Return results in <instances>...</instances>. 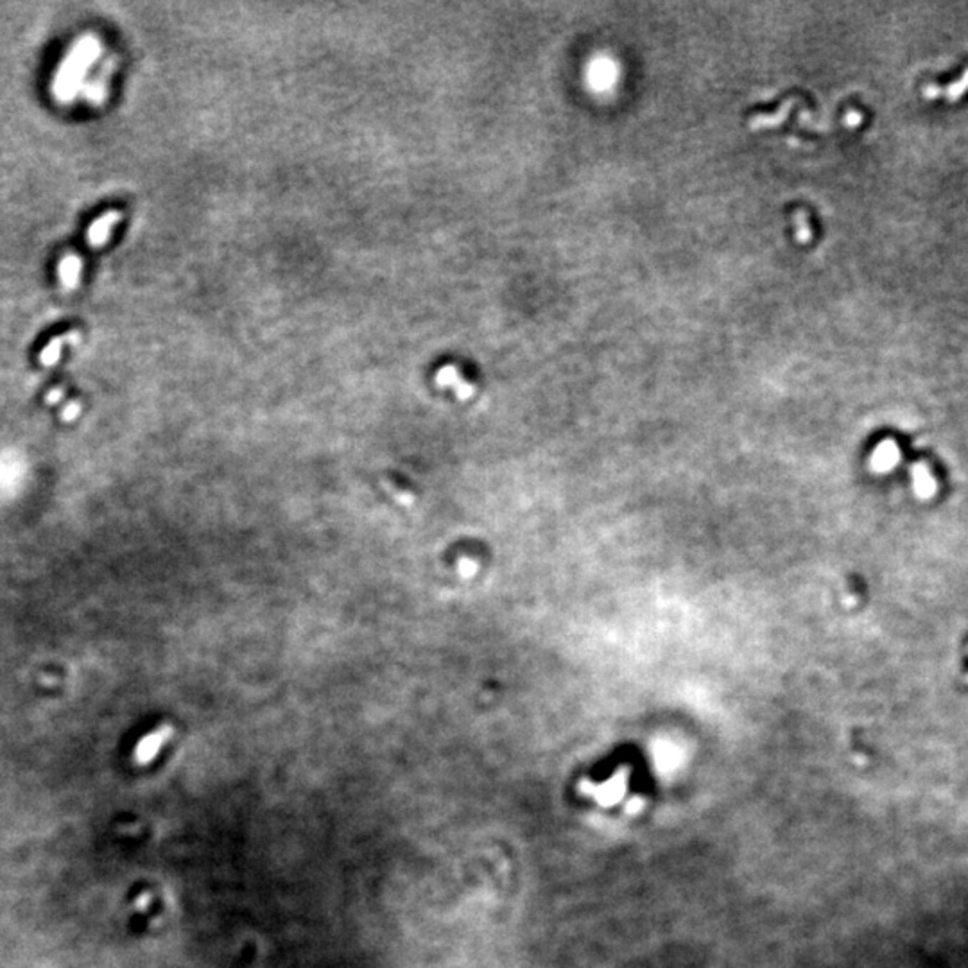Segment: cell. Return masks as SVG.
<instances>
[{"label": "cell", "instance_id": "obj_1", "mask_svg": "<svg viewBox=\"0 0 968 968\" xmlns=\"http://www.w3.org/2000/svg\"><path fill=\"white\" fill-rule=\"evenodd\" d=\"M900 461V450L893 442H884L873 450L872 468L877 472H890Z\"/></svg>", "mask_w": 968, "mask_h": 968}, {"label": "cell", "instance_id": "obj_3", "mask_svg": "<svg viewBox=\"0 0 968 968\" xmlns=\"http://www.w3.org/2000/svg\"><path fill=\"white\" fill-rule=\"evenodd\" d=\"M113 221H115V218L101 219V221L97 223L96 226H92V232H90V240H92V243H101V240H104V237L108 235V230L111 228Z\"/></svg>", "mask_w": 968, "mask_h": 968}, {"label": "cell", "instance_id": "obj_2", "mask_svg": "<svg viewBox=\"0 0 968 968\" xmlns=\"http://www.w3.org/2000/svg\"><path fill=\"white\" fill-rule=\"evenodd\" d=\"M911 477H913V488H914V491H917L918 497L929 499V497H932V495H934L936 482H934L931 472H929V468L925 467V464H922V463L914 464L913 470H911Z\"/></svg>", "mask_w": 968, "mask_h": 968}]
</instances>
